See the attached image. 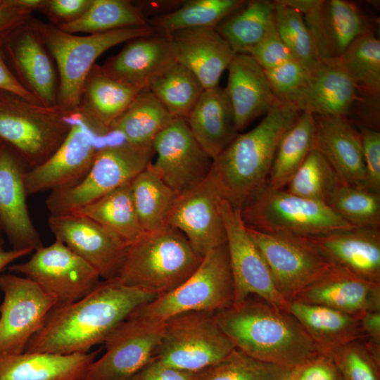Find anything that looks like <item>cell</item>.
I'll return each instance as SVG.
<instances>
[{
  "instance_id": "18",
  "label": "cell",
  "mask_w": 380,
  "mask_h": 380,
  "mask_svg": "<svg viewBox=\"0 0 380 380\" xmlns=\"http://www.w3.org/2000/svg\"><path fill=\"white\" fill-rule=\"evenodd\" d=\"M154 170L177 194L198 185L209 175L213 160L197 142L185 119L175 118L153 142Z\"/></svg>"
},
{
  "instance_id": "40",
  "label": "cell",
  "mask_w": 380,
  "mask_h": 380,
  "mask_svg": "<svg viewBox=\"0 0 380 380\" xmlns=\"http://www.w3.org/2000/svg\"><path fill=\"white\" fill-rule=\"evenodd\" d=\"M146 88L172 116L185 120L204 90L196 76L176 61L154 76Z\"/></svg>"
},
{
  "instance_id": "30",
  "label": "cell",
  "mask_w": 380,
  "mask_h": 380,
  "mask_svg": "<svg viewBox=\"0 0 380 380\" xmlns=\"http://www.w3.org/2000/svg\"><path fill=\"white\" fill-rule=\"evenodd\" d=\"M141 89L113 79L96 63L84 80L78 109L97 134L106 137Z\"/></svg>"
},
{
  "instance_id": "54",
  "label": "cell",
  "mask_w": 380,
  "mask_h": 380,
  "mask_svg": "<svg viewBox=\"0 0 380 380\" xmlns=\"http://www.w3.org/2000/svg\"><path fill=\"white\" fill-rule=\"evenodd\" d=\"M33 12L22 5L19 0H0V42L32 16Z\"/></svg>"
},
{
  "instance_id": "35",
  "label": "cell",
  "mask_w": 380,
  "mask_h": 380,
  "mask_svg": "<svg viewBox=\"0 0 380 380\" xmlns=\"http://www.w3.org/2000/svg\"><path fill=\"white\" fill-rule=\"evenodd\" d=\"M175 118L145 87L112 125L110 132L120 134L125 141L130 144L151 145L156 136Z\"/></svg>"
},
{
  "instance_id": "11",
  "label": "cell",
  "mask_w": 380,
  "mask_h": 380,
  "mask_svg": "<svg viewBox=\"0 0 380 380\" xmlns=\"http://www.w3.org/2000/svg\"><path fill=\"white\" fill-rule=\"evenodd\" d=\"M246 227L269 268L277 291L287 302L319 279L331 265L307 237Z\"/></svg>"
},
{
  "instance_id": "28",
  "label": "cell",
  "mask_w": 380,
  "mask_h": 380,
  "mask_svg": "<svg viewBox=\"0 0 380 380\" xmlns=\"http://www.w3.org/2000/svg\"><path fill=\"white\" fill-rule=\"evenodd\" d=\"M225 88L239 132L279 101L272 91L262 68L248 53H238L228 68Z\"/></svg>"
},
{
  "instance_id": "47",
  "label": "cell",
  "mask_w": 380,
  "mask_h": 380,
  "mask_svg": "<svg viewBox=\"0 0 380 380\" xmlns=\"http://www.w3.org/2000/svg\"><path fill=\"white\" fill-rule=\"evenodd\" d=\"M342 380H380V346L365 338L346 343L327 353Z\"/></svg>"
},
{
  "instance_id": "9",
  "label": "cell",
  "mask_w": 380,
  "mask_h": 380,
  "mask_svg": "<svg viewBox=\"0 0 380 380\" xmlns=\"http://www.w3.org/2000/svg\"><path fill=\"white\" fill-rule=\"evenodd\" d=\"M234 348L214 313L189 311L164 322L153 357L168 366L198 372L221 361Z\"/></svg>"
},
{
  "instance_id": "2",
  "label": "cell",
  "mask_w": 380,
  "mask_h": 380,
  "mask_svg": "<svg viewBox=\"0 0 380 380\" xmlns=\"http://www.w3.org/2000/svg\"><path fill=\"white\" fill-rule=\"evenodd\" d=\"M252 296L214 313L235 348L258 360L293 369L319 353L289 312Z\"/></svg>"
},
{
  "instance_id": "15",
  "label": "cell",
  "mask_w": 380,
  "mask_h": 380,
  "mask_svg": "<svg viewBox=\"0 0 380 380\" xmlns=\"http://www.w3.org/2000/svg\"><path fill=\"white\" fill-rule=\"evenodd\" d=\"M66 121L71 128L59 148L44 163L26 170L27 196L70 188L86 176L92 165L98 151L97 133L78 108L68 113Z\"/></svg>"
},
{
  "instance_id": "10",
  "label": "cell",
  "mask_w": 380,
  "mask_h": 380,
  "mask_svg": "<svg viewBox=\"0 0 380 380\" xmlns=\"http://www.w3.org/2000/svg\"><path fill=\"white\" fill-rule=\"evenodd\" d=\"M153 144L126 141L98 150L86 176L76 185L51 191L46 200L51 215L70 213L131 183L151 163Z\"/></svg>"
},
{
  "instance_id": "6",
  "label": "cell",
  "mask_w": 380,
  "mask_h": 380,
  "mask_svg": "<svg viewBox=\"0 0 380 380\" xmlns=\"http://www.w3.org/2000/svg\"><path fill=\"white\" fill-rule=\"evenodd\" d=\"M68 112L1 91L0 140L17 153L27 170L34 168L48 160L66 138L71 128L66 121Z\"/></svg>"
},
{
  "instance_id": "21",
  "label": "cell",
  "mask_w": 380,
  "mask_h": 380,
  "mask_svg": "<svg viewBox=\"0 0 380 380\" xmlns=\"http://www.w3.org/2000/svg\"><path fill=\"white\" fill-rule=\"evenodd\" d=\"M367 96L335 58L320 60L308 72L304 84L284 102L300 112L348 118Z\"/></svg>"
},
{
  "instance_id": "38",
  "label": "cell",
  "mask_w": 380,
  "mask_h": 380,
  "mask_svg": "<svg viewBox=\"0 0 380 380\" xmlns=\"http://www.w3.org/2000/svg\"><path fill=\"white\" fill-rule=\"evenodd\" d=\"M274 22V1H250L220 23L215 30L236 53H247Z\"/></svg>"
},
{
  "instance_id": "39",
  "label": "cell",
  "mask_w": 380,
  "mask_h": 380,
  "mask_svg": "<svg viewBox=\"0 0 380 380\" xmlns=\"http://www.w3.org/2000/svg\"><path fill=\"white\" fill-rule=\"evenodd\" d=\"M148 25L140 6L129 0H92L85 13L75 21L58 27L70 34H94L128 27Z\"/></svg>"
},
{
  "instance_id": "49",
  "label": "cell",
  "mask_w": 380,
  "mask_h": 380,
  "mask_svg": "<svg viewBox=\"0 0 380 380\" xmlns=\"http://www.w3.org/2000/svg\"><path fill=\"white\" fill-rule=\"evenodd\" d=\"M263 70L276 67L293 59L277 30L274 22L262 39L247 53Z\"/></svg>"
},
{
  "instance_id": "16",
  "label": "cell",
  "mask_w": 380,
  "mask_h": 380,
  "mask_svg": "<svg viewBox=\"0 0 380 380\" xmlns=\"http://www.w3.org/2000/svg\"><path fill=\"white\" fill-rule=\"evenodd\" d=\"M0 51L19 83L39 104H57L58 75L54 60L31 16L0 42Z\"/></svg>"
},
{
  "instance_id": "37",
  "label": "cell",
  "mask_w": 380,
  "mask_h": 380,
  "mask_svg": "<svg viewBox=\"0 0 380 380\" xmlns=\"http://www.w3.org/2000/svg\"><path fill=\"white\" fill-rule=\"evenodd\" d=\"M135 208L144 232L167 227V222L178 197L148 164L131 182Z\"/></svg>"
},
{
  "instance_id": "56",
  "label": "cell",
  "mask_w": 380,
  "mask_h": 380,
  "mask_svg": "<svg viewBox=\"0 0 380 380\" xmlns=\"http://www.w3.org/2000/svg\"><path fill=\"white\" fill-rule=\"evenodd\" d=\"M358 319L364 337L380 346V311L365 312Z\"/></svg>"
},
{
  "instance_id": "58",
  "label": "cell",
  "mask_w": 380,
  "mask_h": 380,
  "mask_svg": "<svg viewBox=\"0 0 380 380\" xmlns=\"http://www.w3.org/2000/svg\"><path fill=\"white\" fill-rule=\"evenodd\" d=\"M4 230L2 224L0 220V250L4 249Z\"/></svg>"
},
{
  "instance_id": "52",
  "label": "cell",
  "mask_w": 380,
  "mask_h": 380,
  "mask_svg": "<svg viewBox=\"0 0 380 380\" xmlns=\"http://www.w3.org/2000/svg\"><path fill=\"white\" fill-rule=\"evenodd\" d=\"M295 380H342L331 358L318 353L291 369Z\"/></svg>"
},
{
  "instance_id": "13",
  "label": "cell",
  "mask_w": 380,
  "mask_h": 380,
  "mask_svg": "<svg viewBox=\"0 0 380 380\" xmlns=\"http://www.w3.org/2000/svg\"><path fill=\"white\" fill-rule=\"evenodd\" d=\"M163 323L131 312L108 335L105 353L89 365L82 380H129L153 357Z\"/></svg>"
},
{
  "instance_id": "14",
  "label": "cell",
  "mask_w": 380,
  "mask_h": 380,
  "mask_svg": "<svg viewBox=\"0 0 380 380\" xmlns=\"http://www.w3.org/2000/svg\"><path fill=\"white\" fill-rule=\"evenodd\" d=\"M0 355L21 354L42 328L56 298L30 279L14 273L0 274Z\"/></svg>"
},
{
  "instance_id": "27",
  "label": "cell",
  "mask_w": 380,
  "mask_h": 380,
  "mask_svg": "<svg viewBox=\"0 0 380 380\" xmlns=\"http://www.w3.org/2000/svg\"><path fill=\"white\" fill-rule=\"evenodd\" d=\"M125 43L120 52L101 65L107 75L120 82L144 89L154 76L175 62L166 33L155 32Z\"/></svg>"
},
{
  "instance_id": "60",
  "label": "cell",
  "mask_w": 380,
  "mask_h": 380,
  "mask_svg": "<svg viewBox=\"0 0 380 380\" xmlns=\"http://www.w3.org/2000/svg\"><path fill=\"white\" fill-rule=\"evenodd\" d=\"M2 144H3L2 141L0 140V146H1V145Z\"/></svg>"
},
{
  "instance_id": "25",
  "label": "cell",
  "mask_w": 380,
  "mask_h": 380,
  "mask_svg": "<svg viewBox=\"0 0 380 380\" xmlns=\"http://www.w3.org/2000/svg\"><path fill=\"white\" fill-rule=\"evenodd\" d=\"M307 238L330 263L380 284V228L355 227Z\"/></svg>"
},
{
  "instance_id": "24",
  "label": "cell",
  "mask_w": 380,
  "mask_h": 380,
  "mask_svg": "<svg viewBox=\"0 0 380 380\" xmlns=\"http://www.w3.org/2000/svg\"><path fill=\"white\" fill-rule=\"evenodd\" d=\"M293 300L324 305L359 318L365 312L380 311V284L331 264Z\"/></svg>"
},
{
  "instance_id": "23",
  "label": "cell",
  "mask_w": 380,
  "mask_h": 380,
  "mask_svg": "<svg viewBox=\"0 0 380 380\" xmlns=\"http://www.w3.org/2000/svg\"><path fill=\"white\" fill-rule=\"evenodd\" d=\"M25 165L8 146H0V220L13 250L43 246L31 220L25 185Z\"/></svg>"
},
{
  "instance_id": "42",
  "label": "cell",
  "mask_w": 380,
  "mask_h": 380,
  "mask_svg": "<svg viewBox=\"0 0 380 380\" xmlns=\"http://www.w3.org/2000/svg\"><path fill=\"white\" fill-rule=\"evenodd\" d=\"M336 59L362 94L379 96L380 41L374 32L356 39Z\"/></svg>"
},
{
  "instance_id": "53",
  "label": "cell",
  "mask_w": 380,
  "mask_h": 380,
  "mask_svg": "<svg viewBox=\"0 0 380 380\" xmlns=\"http://www.w3.org/2000/svg\"><path fill=\"white\" fill-rule=\"evenodd\" d=\"M196 372L177 369L153 357L129 380H195Z\"/></svg>"
},
{
  "instance_id": "36",
  "label": "cell",
  "mask_w": 380,
  "mask_h": 380,
  "mask_svg": "<svg viewBox=\"0 0 380 380\" xmlns=\"http://www.w3.org/2000/svg\"><path fill=\"white\" fill-rule=\"evenodd\" d=\"M315 133L314 115L300 112L279 143L270 172L269 186L274 189L286 187L308 154L315 148Z\"/></svg>"
},
{
  "instance_id": "19",
  "label": "cell",
  "mask_w": 380,
  "mask_h": 380,
  "mask_svg": "<svg viewBox=\"0 0 380 380\" xmlns=\"http://www.w3.org/2000/svg\"><path fill=\"white\" fill-rule=\"evenodd\" d=\"M223 200L209 175L198 185L179 195L167 226L179 230L199 255L226 243V232L220 212Z\"/></svg>"
},
{
  "instance_id": "46",
  "label": "cell",
  "mask_w": 380,
  "mask_h": 380,
  "mask_svg": "<svg viewBox=\"0 0 380 380\" xmlns=\"http://www.w3.org/2000/svg\"><path fill=\"white\" fill-rule=\"evenodd\" d=\"M274 24L281 40L293 59L307 71L320 61L303 15L294 8L274 1Z\"/></svg>"
},
{
  "instance_id": "12",
  "label": "cell",
  "mask_w": 380,
  "mask_h": 380,
  "mask_svg": "<svg viewBox=\"0 0 380 380\" xmlns=\"http://www.w3.org/2000/svg\"><path fill=\"white\" fill-rule=\"evenodd\" d=\"M27 261L8 267L53 296L56 305L75 302L91 292L101 282L98 272L61 241L34 251Z\"/></svg>"
},
{
  "instance_id": "41",
  "label": "cell",
  "mask_w": 380,
  "mask_h": 380,
  "mask_svg": "<svg viewBox=\"0 0 380 380\" xmlns=\"http://www.w3.org/2000/svg\"><path fill=\"white\" fill-rule=\"evenodd\" d=\"M243 0H193L178 8L160 14L148 24L155 32L170 33L193 28H215L230 14L241 7Z\"/></svg>"
},
{
  "instance_id": "17",
  "label": "cell",
  "mask_w": 380,
  "mask_h": 380,
  "mask_svg": "<svg viewBox=\"0 0 380 380\" xmlns=\"http://www.w3.org/2000/svg\"><path fill=\"white\" fill-rule=\"evenodd\" d=\"M220 212L234 281V303L255 296L284 309L288 302L277 291L269 268L247 231L241 210L223 199Z\"/></svg>"
},
{
  "instance_id": "29",
  "label": "cell",
  "mask_w": 380,
  "mask_h": 380,
  "mask_svg": "<svg viewBox=\"0 0 380 380\" xmlns=\"http://www.w3.org/2000/svg\"><path fill=\"white\" fill-rule=\"evenodd\" d=\"M314 118L315 148L343 182L363 187L365 167L359 130L346 117L315 115Z\"/></svg>"
},
{
  "instance_id": "59",
  "label": "cell",
  "mask_w": 380,
  "mask_h": 380,
  "mask_svg": "<svg viewBox=\"0 0 380 380\" xmlns=\"http://www.w3.org/2000/svg\"><path fill=\"white\" fill-rule=\"evenodd\" d=\"M283 380H295L293 376L291 374V372L289 376H287L286 378H284Z\"/></svg>"
},
{
  "instance_id": "44",
  "label": "cell",
  "mask_w": 380,
  "mask_h": 380,
  "mask_svg": "<svg viewBox=\"0 0 380 380\" xmlns=\"http://www.w3.org/2000/svg\"><path fill=\"white\" fill-rule=\"evenodd\" d=\"M291 372L235 348L221 361L196 372L195 380H283Z\"/></svg>"
},
{
  "instance_id": "7",
  "label": "cell",
  "mask_w": 380,
  "mask_h": 380,
  "mask_svg": "<svg viewBox=\"0 0 380 380\" xmlns=\"http://www.w3.org/2000/svg\"><path fill=\"white\" fill-rule=\"evenodd\" d=\"M234 302V286L227 243L203 256L196 271L173 291L134 309L136 316L165 322L179 313H215Z\"/></svg>"
},
{
  "instance_id": "51",
  "label": "cell",
  "mask_w": 380,
  "mask_h": 380,
  "mask_svg": "<svg viewBox=\"0 0 380 380\" xmlns=\"http://www.w3.org/2000/svg\"><path fill=\"white\" fill-rule=\"evenodd\" d=\"M92 0H43L38 11L56 27L70 23L82 16Z\"/></svg>"
},
{
  "instance_id": "20",
  "label": "cell",
  "mask_w": 380,
  "mask_h": 380,
  "mask_svg": "<svg viewBox=\"0 0 380 380\" xmlns=\"http://www.w3.org/2000/svg\"><path fill=\"white\" fill-rule=\"evenodd\" d=\"M48 225L55 239L89 264L101 279H118L127 248L101 225L72 213L50 215Z\"/></svg>"
},
{
  "instance_id": "1",
  "label": "cell",
  "mask_w": 380,
  "mask_h": 380,
  "mask_svg": "<svg viewBox=\"0 0 380 380\" xmlns=\"http://www.w3.org/2000/svg\"><path fill=\"white\" fill-rule=\"evenodd\" d=\"M156 296L126 286L118 279L103 280L89 294L55 306L25 352L59 355L84 353L102 343L110 332L137 307Z\"/></svg>"
},
{
  "instance_id": "4",
  "label": "cell",
  "mask_w": 380,
  "mask_h": 380,
  "mask_svg": "<svg viewBox=\"0 0 380 380\" xmlns=\"http://www.w3.org/2000/svg\"><path fill=\"white\" fill-rule=\"evenodd\" d=\"M203 258L179 230L166 227L144 232L126 248L117 279L156 298L170 293L186 281Z\"/></svg>"
},
{
  "instance_id": "26",
  "label": "cell",
  "mask_w": 380,
  "mask_h": 380,
  "mask_svg": "<svg viewBox=\"0 0 380 380\" xmlns=\"http://www.w3.org/2000/svg\"><path fill=\"white\" fill-rule=\"evenodd\" d=\"M175 61L191 71L204 89L218 86L236 53L215 28H193L167 33Z\"/></svg>"
},
{
  "instance_id": "22",
  "label": "cell",
  "mask_w": 380,
  "mask_h": 380,
  "mask_svg": "<svg viewBox=\"0 0 380 380\" xmlns=\"http://www.w3.org/2000/svg\"><path fill=\"white\" fill-rule=\"evenodd\" d=\"M303 15L320 60L338 58L356 39L374 32L372 20L345 0H314Z\"/></svg>"
},
{
  "instance_id": "57",
  "label": "cell",
  "mask_w": 380,
  "mask_h": 380,
  "mask_svg": "<svg viewBox=\"0 0 380 380\" xmlns=\"http://www.w3.org/2000/svg\"><path fill=\"white\" fill-rule=\"evenodd\" d=\"M32 250H0V274L1 272L13 261L32 253Z\"/></svg>"
},
{
  "instance_id": "55",
  "label": "cell",
  "mask_w": 380,
  "mask_h": 380,
  "mask_svg": "<svg viewBox=\"0 0 380 380\" xmlns=\"http://www.w3.org/2000/svg\"><path fill=\"white\" fill-rule=\"evenodd\" d=\"M0 91L21 97L26 101L39 104L38 101L19 83L13 75L0 51Z\"/></svg>"
},
{
  "instance_id": "43",
  "label": "cell",
  "mask_w": 380,
  "mask_h": 380,
  "mask_svg": "<svg viewBox=\"0 0 380 380\" xmlns=\"http://www.w3.org/2000/svg\"><path fill=\"white\" fill-rule=\"evenodd\" d=\"M326 204L355 227L380 228V193L341 182Z\"/></svg>"
},
{
  "instance_id": "33",
  "label": "cell",
  "mask_w": 380,
  "mask_h": 380,
  "mask_svg": "<svg viewBox=\"0 0 380 380\" xmlns=\"http://www.w3.org/2000/svg\"><path fill=\"white\" fill-rule=\"evenodd\" d=\"M284 310L298 321L319 353H327L346 343L365 338L357 317L331 308L291 300Z\"/></svg>"
},
{
  "instance_id": "32",
  "label": "cell",
  "mask_w": 380,
  "mask_h": 380,
  "mask_svg": "<svg viewBox=\"0 0 380 380\" xmlns=\"http://www.w3.org/2000/svg\"><path fill=\"white\" fill-rule=\"evenodd\" d=\"M101 350L70 355L24 352L0 355V380H82Z\"/></svg>"
},
{
  "instance_id": "3",
  "label": "cell",
  "mask_w": 380,
  "mask_h": 380,
  "mask_svg": "<svg viewBox=\"0 0 380 380\" xmlns=\"http://www.w3.org/2000/svg\"><path fill=\"white\" fill-rule=\"evenodd\" d=\"M299 113L292 105L279 103L213 160L210 175L232 207L243 209L265 189L279 143Z\"/></svg>"
},
{
  "instance_id": "45",
  "label": "cell",
  "mask_w": 380,
  "mask_h": 380,
  "mask_svg": "<svg viewBox=\"0 0 380 380\" xmlns=\"http://www.w3.org/2000/svg\"><path fill=\"white\" fill-rule=\"evenodd\" d=\"M341 182L325 157L314 148L284 189L292 194L326 203L330 194Z\"/></svg>"
},
{
  "instance_id": "8",
  "label": "cell",
  "mask_w": 380,
  "mask_h": 380,
  "mask_svg": "<svg viewBox=\"0 0 380 380\" xmlns=\"http://www.w3.org/2000/svg\"><path fill=\"white\" fill-rule=\"evenodd\" d=\"M241 214L246 227L271 234L308 237L355 228L324 203L267 184Z\"/></svg>"
},
{
  "instance_id": "31",
  "label": "cell",
  "mask_w": 380,
  "mask_h": 380,
  "mask_svg": "<svg viewBox=\"0 0 380 380\" xmlns=\"http://www.w3.org/2000/svg\"><path fill=\"white\" fill-rule=\"evenodd\" d=\"M186 121L212 160L239 134L226 89L219 86L203 90Z\"/></svg>"
},
{
  "instance_id": "50",
  "label": "cell",
  "mask_w": 380,
  "mask_h": 380,
  "mask_svg": "<svg viewBox=\"0 0 380 380\" xmlns=\"http://www.w3.org/2000/svg\"><path fill=\"white\" fill-rule=\"evenodd\" d=\"M358 130L365 167L363 187L380 193V132L362 126Z\"/></svg>"
},
{
  "instance_id": "34",
  "label": "cell",
  "mask_w": 380,
  "mask_h": 380,
  "mask_svg": "<svg viewBox=\"0 0 380 380\" xmlns=\"http://www.w3.org/2000/svg\"><path fill=\"white\" fill-rule=\"evenodd\" d=\"M70 213L96 222L125 248L144 233L135 208L131 183Z\"/></svg>"
},
{
  "instance_id": "5",
  "label": "cell",
  "mask_w": 380,
  "mask_h": 380,
  "mask_svg": "<svg viewBox=\"0 0 380 380\" xmlns=\"http://www.w3.org/2000/svg\"><path fill=\"white\" fill-rule=\"evenodd\" d=\"M38 27L57 68L56 106L65 111L78 108L84 80L103 53L122 42L155 32L149 24L86 35L70 34L39 20Z\"/></svg>"
},
{
  "instance_id": "48",
  "label": "cell",
  "mask_w": 380,
  "mask_h": 380,
  "mask_svg": "<svg viewBox=\"0 0 380 380\" xmlns=\"http://www.w3.org/2000/svg\"><path fill=\"white\" fill-rule=\"evenodd\" d=\"M269 84L277 99L284 102L305 83L308 72L296 60L264 70Z\"/></svg>"
},
{
  "instance_id": "61",
  "label": "cell",
  "mask_w": 380,
  "mask_h": 380,
  "mask_svg": "<svg viewBox=\"0 0 380 380\" xmlns=\"http://www.w3.org/2000/svg\"><path fill=\"white\" fill-rule=\"evenodd\" d=\"M1 92V91H0V93Z\"/></svg>"
}]
</instances>
